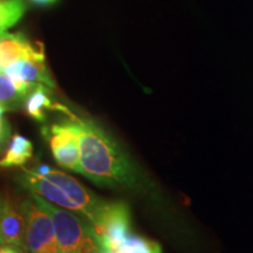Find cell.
<instances>
[{"mask_svg":"<svg viewBox=\"0 0 253 253\" xmlns=\"http://www.w3.org/2000/svg\"><path fill=\"white\" fill-rule=\"evenodd\" d=\"M80 147L81 173L99 186L138 188L137 170L104 129L88 119L72 115Z\"/></svg>","mask_w":253,"mask_h":253,"instance_id":"cell-1","label":"cell"},{"mask_svg":"<svg viewBox=\"0 0 253 253\" xmlns=\"http://www.w3.org/2000/svg\"><path fill=\"white\" fill-rule=\"evenodd\" d=\"M19 181L33 194L84 216L90 225L99 220L109 203L97 197L72 176L58 170H52L43 176L33 170L23 169Z\"/></svg>","mask_w":253,"mask_h":253,"instance_id":"cell-2","label":"cell"},{"mask_svg":"<svg viewBox=\"0 0 253 253\" xmlns=\"http://www.w3.org/2000/svg\"><path fill=\"white\" fill-rule=\"evenodd\" d=\"M31 197L49 214L54 225L59 253H89L100 248L88 221L61 210L39 195L31 192Z\"/></svg>","mask_w":253,"mask_h":253,"instance_id":"cell-3","label":"cell"},{"mask_svg":"<svg viewBox=\"0 0 253 253\" xmlns=\"http://www.w3.org/2000/svg\"><path fill=\"white\" fill-rule=\"evenodd\" d=\"M21 208L26 218L25 245L28 253H59L49 214L32 197L25 201Z\"/></svg>","mask_w":253,"mask_h":253,"instance_id":"cell-4","label":"cell"},{"mask_svg":"<svg viewBox=\"0 0 253 253\" xmlns=\"http://www.w3.org/2000/svg\"><path fill=\"white\" fill-rule=\"evenodd\" d=\"M95 239L101 249L115 250L129 236L130 211L122 202H109L99 220L94 223Z\"/></svg>","mask_w":253,"mask_h":253,"instance_id":"cell-5","label":"cell"},{"mask_svg":"<svg viewBox=\"0 0 253 253\" xmlns=\"http://www.w3.org/2000/svg\"><path fill=\"white\" fill-rule=\"evenodd\" d=\"M50 150L60 166L81 173L80 147L73 120L50 128Z\"/></svg>","mask_w":253,"mask_h":253,"instance_id":"cell-6","label":"cell"},{"mask_svg":"<svg viewBox=\"0 0 253 253\" xmlns=\"http://www.w3.org/2000/svg\"><path fill=\"white\" fill-rule=\"evenodd\" d=\"M4 73L12 79L18 89L25 95L30 93L38 84L55 88V82L46 67L45 58L19 60L8 66Z\"/></svg>","mask_w":253,"mask_h":253,"instance_id":"cell-7","label":"cell"},{"mask_svg":"<svg viewBox=\"0 0 253 253\" xmlns=\"http://www.w3.org/2000/svg\"><path fill=\"white\" fill-rule=\"evenodd\" d=\"M45 58L43 46L32 42L23 33H7L0 37V72L23 59Z\"/></svg>","mask_w":253,"mask_h":253,"instance_id":"cell-8","label":"cell"},{"mask_svg":"<svg viewBox=\"0 0 253 253\" xmlns=\"http://www.w3.org/2000/svg\"><path fill=\"white\" fill-rule=\"evenodd\" d=\"M26 218L23 208L11 201H0V238L1 243L12 246H25Z\"/></svg>","mask_w":253,"mask_h":253,"instance_id":"cell-9","label":"cell"},{"mask_svg":"<svg viewBox=\"0 0 253 253\" xmlns=\"http://www.w3.org/2000/svg\"><path fill=\"white\" fill-rule=\"evenodd\" d=\"M49 87L38 84L25 99V109L32 119L39 122L46 120V109H59L60 104H54L49 96Z\"/></svg>","mask_w":253,"mask_h":253,"instance_id":"cell-10","label":"cell"},{"mask_svg":"<svg viewBox=\"0 0 253 253\" xmlns=\"http://www.w3.org/2000/svg\"><path fill=\"white\" fill-rule=\"evenodd\" d=\"M33 155V145L28 138L23 135L15 134L9 141L5 156L0 160V167H20L27 163Z\"/></svg>","mask_w":253,"mask_h":253,"instance_id":"cell-11","label":"cell"},{"mask_svg":"<svg viewBox=\"0 0 253 253\" xmlns=\"http://www.w3.org/2000/svg\"><path fill=\"white\" fill-rule=\"evenodd\" d=\"M26 9L25 0H0V37L21 20Z\"/></svg>","mask_w":253,"mask_h":253,"instance_id":"cell-12","label":"cell"},{"mask_svg":"<svg viewBox=\"0 0 253 253\" xmlns=\"http://www.w3.org/2000/svg\"><path fill=\"white\" fill-rule=\"evenodd\" d=\"M106 253H162V249L154 240L129 235L118 249L106 250Z\"/></svg>","mask_w":253,"mask_h":253,"instance_id":"cell-13","label":"cell"},{"mask_svg":"<svg viewBox=\"0 0 253 253\" xmlns=\"http://www.w3.org/2000/svg\"><path fill=\"white\" fill-rule=\"evenodd\" d=\"M27 95L21 93L12 79L0 72V104L6 109H17L23 104Z\"/></svg>","mask_w":253,"mask_h":253,"instance_id":"cell-14","label":"cell"},{"mask_svg":"<svg viewBox=\"0 0 253 253\" xmlns=\"http://www.w3.org/2000/svg\"><path fill=\"white\" fill-rule=\"evenodd\" d=\"M9 132H11V128H9L8 122L4 119H0V150L8 141Z\"/></svg>","mask_w":253,"mask_h":253,"instance_id":"cell-15","label":"cell"},{"mask_svg":"<svg viewBox=\"0 0 253 253\" xmlns=\"http://www.w3.org/2000/svg\"><path fill=\"white\" fill-rule=\"evenodd\" d=\"M30 1L38 6H49V5L55 4V2H58L59 0H30Z\"/></svg>","mask_w":253,"mask_h":253,"instance_id":"cell-16","label":"cell"},{"mask_svg":"<svg viewBox=\"0 0 253 253\" xmlns=\"http://www.w3.org/2000/svg\"><path fill=\"white\" fill-rule=\"evenodd\" d=\"M0 253H21L18 251L17 249L12 248V246H4V248L0 249Z\"/></svg>","mask_w":253,"mask_h":253,"instance_id":"cell-17","label":"cell"},{"mask_svg":"<svg viewBox=\"0 0 253 253\" xmlns=\"http://www.w3.org/2000/svg\"><path fill=\"white\" fill-rule=\"evenodd\" d=\"M5 112H7V109H6L4 106H1V104H0V119H2V115H4Z\"/></svg>","mask_w":253,"mask_h":253,"instance_id":"cell-18","label":"cell"},{"mask_svg":"<svg viewBox=\"0 0 253 253\" xmlns=\"http://www.w3.org/2000/svg\"><path fill=\"white\" fill-rule=\"evenodd\" d=\"M89 253H106V251H104L103 249H101V248H97V249H95L94 251H91V252H89Z\"/></svg>","mask_w":253,"mask_h":253,"instance_id":"cell-19","label":"cell"},{"mask_svg":"<svg viewBox=\"0 0 253 253\" xmlns=\"http://www.w3.org/2000/svg\"><path fill=\"white\" fill-rule=\"evenodd\" d=\"M0 244H2V243H1V238H0Z\"/></svg>","mask_w":253,"mask_h":253,"instance_id":"cell-20","label":"cell"}]
</instances>
